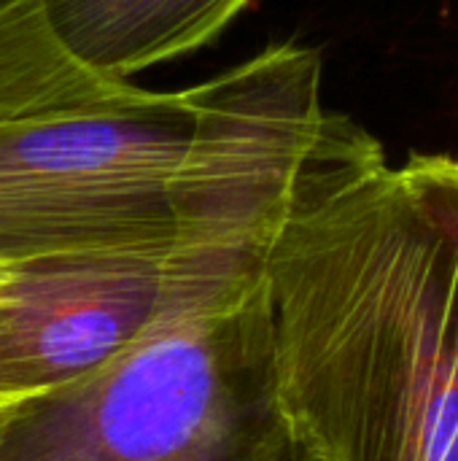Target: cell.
Returning a JSON list of instances; mask_svg holds the SVG:
<instances>
[{
    "label": "cell",
    "mask_w": 458,
    "mask_h": 461,
    "mask_svg": "<svg viewBox=\"0 0 458 461\" xmlns=\"http://www.w3.org/2000/svg\"><path fill=\"white\" fill-rule=\"evenodd\" d=\"M262 265L292 448L458 461V243L348 116L332 113Z\"/></svg>",
    "instance_id": "6da1fadb"
},
{
    "label": "cell",
    "mask_w": 458,
    "mask_h": 461,
    "mask_svg": "<svg viewBox=\"0 0 458 461\" xmlns=\"http://www.w3.org/2000/svg\"><path fill=\"white\" fill-rule=\"evenodd\" d=\"M289 459L265 265L229 249L178 246L154 319L0 432V461Z\"/></svg>",
    "instance_id": "7a4b0ae2"
},
{
    "label": "cell",
    "mask_w": 458,
    "mask_h": 461,
    "mask_svg": "<svg viewBox=\"0 0 458 461\" xmlns=\"http://www.w3.org/2000/svg\"><path fill=\"white\" fill-rule=\"evenodd\" d=\"M194 92H148L0 124V267L103 251H173V189Z\"/></svg>",
    "instance_id": "3957f363"
},
{
    "label": "cell",
    "mask_w": 458,
    "mask_h": 461,
    "mask_svg": "<svg viewBox=\"0 0 458 461\" xmlns=\"http://www.w3.org/2000/svg\"><path fill=\"white\" fill-rule=\"evenodd\" d=\"M321 70L316 49L278 43L192 86L173 189L178 246L265 257L332 119Z\"/></svg>",
    "instance_id": "277c9868"
},
{
    "label": "cell",
    "mask_w": 458,
    "mask_h": 461,
    "mask_svg": "<svg viewBox=\"0 0 458 461\" xmlns=\"http://www.w3.org/2000/svg\"><path fill=\"white\" fill-rule=\"evenodd\" d=\"M173 251H103L5 267L0 278V400L78 381L159 311Z\"/></svg>",
    "instance_id": "5b68a950"
},
{
    "label": "cell",
    "mask_w": 458,
    "mask_h": 461,
    "mask_svg": "<svg viewBox=\"0 0 458 461\" xmlns=\"http://www.w3.org/2000/svg\"><path fill=\"white\" fill-rule=\"evenodd\" d=\"M251 0H46L62 49L89 73L132 76L211 43Z\"/></svg>",
    "instance_id": "8992f818"
},
{
    "label": "cell",
    "mask_w": 458,
    "mask_h": 461,
    "mask_svg": "<svg viewBox=\"0 0 458 461\" xmlns=\"http://www.w3.org/2000/svg\"><path fill=\"white\" fill-rule=\"evenodd\" d=\"M138 89L81 68L57 41L46 0H0V124L97 108Z\"/></svg>",
    "instance_id": "52a82bcc"
},
{
    "label": "cell",
    "mask_w": 458,
    "mask_h": 461,
    "mask_svg": "<svg viewBox=\"0 0 458 461\" xmlns=\"http://www.w3.org/2000/svg\"><path fill=\"white\" fill-rule=\"evenodd\" d=\"M429 216L458 243V159L413 154L402 167Z\"/></svg>",
    "instance_id": "ba28073f"
},
{
    "label": "cell",
    "mask_w": 458,
    "mask_h": 461,
    "mask_svg": "<svg viewBox=\"0 0 458 461\" xmlns=\"http://www.w3.org/2000/svg\"><path fill=\"white\" fill-rule=\"evenodd\" d=\"M11 408H13V402H3V400H0V432H3V424H5V419H8Z\"/></svg>",
    "instance_id": "9c48e42d"
},
{
    "label": "cell",
    "mask_w": 458,
    "mask_h": 461,
    "mask_svg": "<svg viewBox=\"0 0 458 461\" xmlns=\"http://www.w3.org/2000/svg\"><path fill=\"white\" fill-rule=\"evenodd\" d=\"M292 451H294V448H292ZM294 461H316V459H310V456H305V454L294 451Z\"/></svg>",
    "instance_id": "30bf717a"
},
{
    "label": "cell",
    "mask_w": 458,
    "mask_h": 461,
    "mask_svg": "<svg viewBox=\"0 0 458 461\" xmlns=\"http://www.w3.org/2000/svg\"><path fill=\"white\" fill-rule=\"evenodd\" d=\"M3 273H5V267H0V278H3Z\"/></svg>",
    "instance_id": "8fae6325"
},
{
    "label": "cell",
    "mask_w": 458,
    "mask_h": 461,
    "mask_svg": "<svg viewBox=\"0 0 458 461\" xmlns=\"http://www.w3.org/2000/svg\"><path fill=\"white\" fill-rule=\"evenodd\" d=\"M289 461H294V451H292V459H289Z\"/></svg>",
    "instance_id": "7c38bea8"
}]
</instances>
